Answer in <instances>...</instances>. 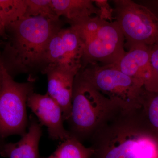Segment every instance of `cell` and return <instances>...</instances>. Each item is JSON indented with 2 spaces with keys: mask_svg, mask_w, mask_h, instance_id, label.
<instances>
[{
  "mask_svg": "<svg viewBox=\"0 0 158 158\" xmlns=\"http://www.w3.org/2000/svg\"><path fill=\"white\" fill-rule=\"evenodd\" d=\"M63 23L60 19L24 16L7 26V38L0 58L8 73L12 77L28 74V80L35 81L34 75L42 70L47 45Z\"/></svg>",
  "mask_w": 158,
  "mask_h": 158,
  "instance_id": "cell-1",
  "label": "cell"
},
{
  "mask_svg": "<svg viewBox=\"0 0 158 158\" xmlns=\"http://www.w3.org/2000/svg\"><path fill=\"white\" fill-rule=\"evenodd\" d=\"M90 140L92 158H158V140L146 127L139 110H119Z\"/></svg>",
  "mask_w": 158,
  "mask_h": 158,
  "instance_id": "cell-2",
  "label": "cell"
},
{
  "mask_svg": "<svg viewBox=\"0 0 158 158\" xmlns=\"http://www.w3.org/2000/svg\"><path fill=\"white\" fill-rule=\"evenodd\" d=\"M120 110L78 73L74 82L67 130L71 137L83 143L90 140L96 131Z\"/></svg>",
  "mask_w": 158,
  "mask_h": 158,
  "instance_id": "cell-3",
  "label": "cell"
},
{
  "mask_svg": "<svg viewBox=\"0 0 158 158\" xmlns=\"http://www.w3.org/2000/svg\"><path fill=\"white\" fill-rule=\"evenodd\" d=\"M70 26L84 44L81 69L94 63L114 65L126 53L124 36L115 21L110 22L94 15Z\"/></svg>",
  "mask_w": 158,
  "mask_h": 158,
  "instance_id": "cell-4",
  "label": "cell"
},
{
  "mask_svg": "<svg viewBox=\"0 0 158 158\" xmlns=\"http://www.w3.org/2000/svg\"><path fill=\"white\" fill-rule=\"evenodd\" d=\"M79 73L121 110L133 111L141 108L144 85L113 65L90 64Z\"/></svg>",
  "mask_w": 158,
  "mask_h": 158,
  "instance_id": "cell-5",
  "label": "cell"
},
{
  "mask_svg": "<svg viewBox=\"0 0 158 158\" xmlns=\"http://www.w3.org/2000/svg\"><path fill=\"white\" fill-rule=\"evenodd\" d=\"M3 79L0 88V138L25 135L29 125L27 100L34 92L35 81H15L2 63Z\"/></svg>",
  "mask_w": 158,
  "mask_h": 158,
  "instance_id": "cell-6",
  "label": "cell"
},
{
  "mask_svg": "<svg viewBox=\"0 0 158 158\" xmlns=\"http://www.w3.org/2000/svg\"><path fill=\"white\" fill-rule=\"evenodd\" d=\"M114 20L125 39L127 49L158 43V18L147 8L132 0H113Z\"/></svg>",
  "mask_w": 158,
  "mask_h": 158,
  "instance_id": "cell-7",
  "label": "cell"
},
{
  "mask_svg": "<svg viewBox=\"0 0 158 158\" xmlns=\"http://www.w3.org/2000/svg\"><path fill=\"white\" fill-rule=\"evenodd\" d=\"M83 55L84 44L75 29L71 26L62 28L53 35L47 45L41 72L52 66L80 71Z\"/></svg>",
  "mask_w": 158,
  "mask_h": 158,
  "instance_id": "cell-8",
  "label": "cell"
},
{
  "mask_svg": "<svg viewBox=\"0 0 158 158\" xmlns=\"http://www.w3.org/2000/svg\"><path fill=\"white\" fill-rule=\"evenodd\" d=\"M27 106L37 116L41 125L47 128L49 138L63 141L71 137L64 127V119L61 107L48 94H30L27 100Z\"/></svg>",
  "mask_w": 158,
  "mask_h": 158,
  "instance_id": "cell-9",
  "label": "cell"
},
{
  "mask_svg": "<svg viewBox=\"0 0 158 158\" xmlns=\"http://www.w3.org/2000/svg\"><path fill=\"white\" fill-rule=\"evenodd\" d=\"M113 65L123 73L141 82L146 90H158L157 81L151 62L149 47L140 45L130 49Z\"/></svg>",
  "mask_w": 158,
  "mask_h": 158,
  "instance_id": "cell-10",
  "label": "cell"
},
{
  "mask_svg": "<svg viewBox=\"0 0 158 158\" xmlns=\"http://www.w3.org/2000/svg\"><path fill=\"white\" fill-rule=\"evenodd\" d=\"M79 72L57 66L46 67L41 72L47 77V93L61 107L64 121L70 116L74 82Z\"/></svg>",
  "mask_w": 158,
  "mask_h": 158,
  "instance_id": "cell-11",
  "label": "cell"
},
{
  "mask_svg": "<svg viewBox=\"0 0 158 158\" xmlns=\"http://www.w3.org/2000/svg\"><path fill=\"white\" fill-rule=\"evenodd\" d=\"M42 126L34 116L29 117L28 131L16 143L6 142L0 138V156L7 158H41L39 144Z\"/></svg>",
  "mask_w": 158,
  "mask_h": 158,
  "instance_id": "cell-12",
  "label": "cell"
},
{
  "mask_svg": "<svg viewBox=\"0 0 158 158\" xmlns=\"http://www.w3.org/2000/svg\"><path fill=\"white\" fill-rule=\"evenodd\" d=\"M55 13L63 16L70 24L87 18L98 16L93 0H51Z\"/></svg>",
  "mask_w": 158,
  "mask_h": 158,
  "instance_id": "cell-13",
  "label": "cell"
},
{
  "mask_svg": "<svg viewBox=\"0 0 158 158\" xmlns=\"http://www.w3.org/2000/svg\"><path fill=\"white\" fill-rule=\"evenodd\" d=\"M141 104L139 111L144 124L158 140V90L150 91L144 88Z\"/></svg>",
  "mask_w": 158,
  "mask_h": 158,
  "instance_id": "cell-14",
  "label": "cell"
},
{
  "mask_svg": "<svg viewBox=\"0 0 158 158\" xmlns=\"http://www.w3.org/2000/svg\"><path fill=\"white\" fill-rule=\"evenodd\" d=\"M94 153L91 146L85 147L76 138L71 136L62 141L52 155L43 158H92Z\"/></svg>",
  "mask_w": 158,
  "mask_h": 158,
  "instance_id": "cell-15",
  "label": "cell"
},
{
  "mask_svg": "<svg viewBox=\"0 0 158 158\" xmlns=\"http://www.w3.org/2000/svg\"><path fill=\"white\" fill-rule=\"evenodd\" d=\"M26 0H0V18L5 28L25 16Z\"/></svg>",
  "mask_w": 158,
  "mask_h": 158,
  "instance_id": "cell-16",
  "label": "cell"
},
{
  "mask_svg": "<svg viewBox=\"0 0 158 158\" xmlns=\"http://www.w3.org/2000/svg\"><path fill=\"white\" fill-rule=\"evenodd\" d=\"M27 11L25 16H38L53 20L60 19L54 11L51 0H26Z\"/></svg>",
  "mask_w": 158,
  "mask_h": 158,
  "instance_id": "cell-17",
  "label": "cell"
},
{
  "mask_svg": "<svg viewBox=\"0 0 158 158\" xmlns=\"http://www.w3.org/2000/svg\"><path fill=\"white\" fill-rule=\"evenodd\" d=\"M94 5L98 9V17L107 21H114V10L108 0H93Z\"/></svg>",
  "mask_w": 158,
  "mask_h": 158,
  "instance_id": "cell-18",
  "label": "cell"
},
{
  "mask_svg": "<svg viewBox=\"0 0 158 158\" xmlns=\"http://www.w3.org/2000/svg\"><path fill=\"white\" fill-rule=\"evenodd\" d=\"M150 57L158 84V43L150 47Z\"/></svg>",
  "mask_w": 158,
  "mask_h": 158,
  "instance_id": "cell-19",
  "label": "cell"
},
{
  "mask_svg": "<svg viewBox=\"0 0 158 158\" xmlns=\"http://www.w3.org/2000/svg\"><path fill=\"white\" fill-rule=\"evenodd\" d=\"M0 37H2L3 39L5 40H6L7 38L6 28L2 22L1 18H0Z\"/></svg>",
  "mask_w": 158,
  "mask_h": 158,
  "instance_id": "cell-20",
  "label": "cell"
},
{
  "mask_svg": "<svg viewBox=\"0 0 158 158\" xmlns=\"http://www.w3.org/2000/svg\"><path fill=\"white\" fill-rule=\"evenodd\" d=\"M3 73L2 69V63L1 61V58H0V88L2 86V83Z\"/></svg>",
  "mask_w": 158,
  "mask_h": 158,
  "instance_id": "cell-21",
  "label": "cell"
},
{
  "mask_svg": "<svg viewBox=\"0 0 158 158\" xmlns=\"http://www.w3.org/2000/svg\"><path fill=\"white\" fill-rule=\"evenodd\" d=\"M152 5H153L155 8L158 9V1H150V2H148Z\"/></svg>",
  "mask_w": 158,
  "mask_h": 158,
  "instance_id": "cell-22",
  "label": "cell"
}]
</instances>
